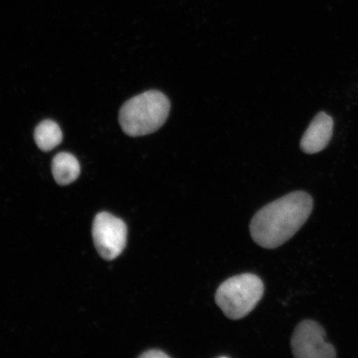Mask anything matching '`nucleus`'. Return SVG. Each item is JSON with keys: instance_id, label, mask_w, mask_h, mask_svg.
I'll return each instance as SVG.
<instances>
[{"instance_id": "nucleus-9", "label": "nucleus", "mask_w": 358, "mask_h": 358, "mask_svg": "<svg viewBox=\"0 0 358 358\" xmlns=\"http://www.w3.org/2000/svg\"><path fill=\"white\" fill-rule=\"evenodd\" d=\"M141 358H169L170 357L163 351L158 349L147 351L140 356Z\"/></svg>"}, {"instance_id": "nucleus-6", "label": "nucleus", "mask_w": 358, "mask_h": 358, "mask_svg": "<svg viewBox=\"0 0 358 358\" xmlns=\"http://www.w3.org/2000/svg\"><path fill=\"white\" fill-rule=\"evenodd\" d=\"M334 120L320 112L308 125L301 142V150L306 154H316L325 149L333 136Z\"/></svg>"}, {"instance_id": "nucleus-4", "label": "nucleus", "mask_w": 358, "mask_h": 358, "mask_svg": "<svg viewBox=\"0 0 358 358\" xmlns=\"http://www.w3.org/2000/svg\"><path fill=\"white\" fill-rule=\"evenodd\" d=\"M92 236L98 253L111 261L122 253L127 245V227L122 219L101 213L94 220Z\"/></svg>"}, {"instance_id": "nucleus-3", "label": "nucleus", "mask_w": 358, "mask_h": 358, "mask_svg": "<svg viewBox=\"0 0 358 358\" xmlns=\"http://www.w3.org/2000/svg\"><path fill=\"white\" fill-rule=\"evenodd\" d=\"M264 284L256 275L241 274L231 277L219 286L215 299L228 319L237 320L248 316L264 294Z\"/></svg>"}, {"instance_id": "nucleus-7", "label": "nucleus", "mask_w": 358, "mask_h": 358, "mask_svg": "<svg viewBox=\"0 0 358 358\" xmlns=\"http://www.w3.org/2000/svg\"><path fill=\"white\" fill-rule=\"evenodd\" d=\"M52 171L58 185H67L79 177L80 168L75 156L62 152L53 158Z\"/></svg>"}, {"instance_id": "nucleus-2", "label": "nucleus", "mask_w": 358, "mask_h": 358, "mask_svg": "<svg viewBox=\"0 0 358 358\" xmlns=\"http://www.w3.org/2000/svg\"><path fill=\"white\" fill-rule=\"evenodd\" d=\"M170 101L164 93L151 90L134 96L120 110L119 122L124 134L131 137L147 136L166 122Z\"/></svg>"}, {"instance_id": "nucleus-8", "label": "nucleus", "mask_w": 358, "mask_h": 358, "mask_svg": "<svg viewBox=\"0 0 358 358\" xmlns=\"http://www.w3.org/2000/svg\"><path fill=\"white\" fill-rule=\"evenodd\" d=\"M34 140L40 150L51 151L62 141V132L55 122L45 120L35 129Z\"/></svg>"}, {"instance_id": "nucleus-5", "label": "nucleus", "mask_w": 358, "mask_h": 358, "mask_svg": "<svg viewBox=\"0 0 358 358\" xmlns=\"http://www.w3.org/2000/svg\"><path fill=\"white\" fill-rule=\"evenodd\" d=\"M293 355L298 358H334L337 357L332 344L326 340L323 327L306 320L299 324L291 338Z\"/></svg>"}, {"instance_id": "nucleus-1", "label": "nucleus", "mask_w": 358, "mask_h": 358, "mask_svg": "<svg viewBox=\"0 0 358 358\" xmlns=\"http://www.w3.org/2000/svg\"><path fill=\"white\" fill-rule=\"evenodd\" d=\"M313 208L312 196L296 191L268 203L258 211L250 224L253 241L265 249L285 244L301 229Z\"/></svg>"}]
</instances>
